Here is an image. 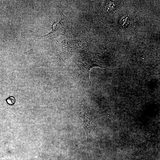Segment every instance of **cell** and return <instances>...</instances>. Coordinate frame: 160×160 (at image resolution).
<instances>
[{"instance_id":"obj_1","label":"cell","mask_w":160,"mask_h":160,"mask_svg":"<svg viewBox=\"0 0 160 160\" xmlns=\"http://www.w3.org/2000/svg\"><path fill=\"white\" fill-rule=\"evenodd\" d=\"M99 54H100L90 52H81L78 55L74 60L75 63L78 66L80 71L87 74L90 83L89 75L90 70L93 68L99 67L108 69L98 59L97 55Z\"/></svg>"},{"instance_id":"obj_2","label":"cell","mask_w":160,"mask_h":160,"mask_svg":"<svg viewBox=\"0 0 160 160\" xmlns=\"http://www.w3.org/2000/svg\"><path fill=\"white\" fill-rule=\"evenodd\" d=\"M61 17L57 22H55L53 25L52 31L47 36L54 38L65 33L66 28L68 23L66 17L62 12Z\"/></svg>"},{"instance_id":"obj_4","label":"cell","mask_w":160,"mask_h":160,"mask_svg":"<svg viewBox=\"0 0 160 160\" xmlns=\"http://www.w3.org/2000/svg\"><path fill=\"white\" fill-rule=\"evenodd\" d=\"M7 103L9 105H14L15 102V99L13 96H10L6 99Z\"/></svg>"},{"instance_id":"obj_3","label":"cell","mask_w":160,"mask_h":160,"mask_svg":"<svg viewBox=\"0 0 160 160\" xmlns=\"http://www.w3.org/2000/svg\"><path fill=\"white\" fill-rule=\"evenodd\" d=\"M61 44L63 49L71 53L80 52L84 47L83 43L80 40L63 42Z\"/></svg>"}]
</instances>
